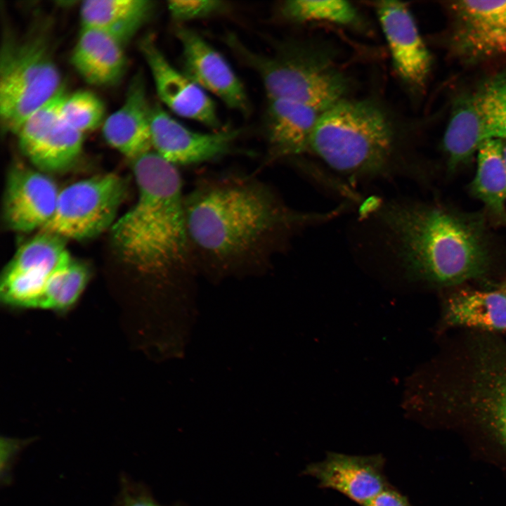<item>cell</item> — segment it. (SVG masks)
Here are the masks:
<instances>
[{"mask_svg": "<svg viewBox=\"0 0 506 506\" xmlns=\"http://www.w3.org/2000/svg\"><path fill=\"white\" fill-rule=\"evenodd\" d=\"M344 209L296 210L264 182L235 171L204 176L184 197L196 266L218 273L246 271L269 264L298 231L331 219Z\"/></svg>", "mask_w": 506, "mask_h": 506, "instance_id": "6da1fadb", "label": "cell"}, {"mask_svg": "<svg viewBox=\"0 0 506 506\" xmlns=\"http://www.w3.org/2000/svg\"><path fill=\"white\" fill-rule=\"evenodd\" d=\"M379 215L410 278L451 289L489 275L495 258L484 214L439 204L394 202Z\"/></svg>", "mask_w": 506, "mask_h": 506, "instance_id": "7a4b0ae2", "label": "cell"}, {"mask_svg": "<svg viewBox=\"0 0 506 506\" xmlns=\"http://www.w3.org/2000/svg\"><path fill=\"white\" fill-rule=\"evenodd\" d=\"M131 162L138 197L110 228L114 246L126 264L145 275L165 278L186 273L196 265L177 167L154 150Z\"/></svg>", "mask_w": 506, "mask_h": 506, "instance_id": "3957f363", "label": "cell"}, {"mask_svg": "<svg viewBox=\"0 0 506 506\" xmlns=\"http://www.w3.org/2000/svg\"><path fill=\"white\" fill-rule=\"evenodd\" d=\"M309 152L353 180L398 174L401 138L393 117L371 99L344 98L323 112Z\"/></svg>", "mask_w": 506, "mask_h": 506, "instance_id": "277c9868", "label": "cell"}, {"mask_svg": "<svg viewBox=\"0 0 506 506\" xmlns=\"http://www.w3.org/2000/svg\"><path fill=\"white\" fill-rule=\"evenodd\" d=\"M465 332L444 351L432 400L445 413L471 415L506 443V342Z\"/></svg>", "mask_w": 506, "mask_h": 506, "instance_id": "5b68a950", "label": "cell"}, {"mask_svg": "<svg viewBox=\"0 0 506 506\" xmlns=\"http://www.w3.org/2000/svg\"><path fill=\"white\" fill-rule=\"evenodd\" d=\"M225 41L247 67L258 74L268 99H287L320 113L346 98L350 80L325 46L304 41L280 44L269 55L254 52L233 34Z\"/></svg>", "mask_w": 506, "mask_h": 506, "instance_id": "8992f818", "label": "cell"}, {"mask_svg": "<svg viewBox=\"0 0 506 506\" xmlns=\"http://www.w3.org/2000/svg\"><path fill=\"white\" fill-rule=\"evenodd\" d=\"M0 61L1 124L15 134L22 123L63 86L44 34L21 39L6 37Z\"/></svg>", "mask_w": 506, "mask_h": 506, "instance_id": "52a82bcc", "label": "cell"}, {"mask_svg": "<svg viewBox=\"0 0 506 506\" xmlns=\"http://www.w3.org/2000/svg\"><path fill=\"white\" fill-rule=\"evenodd\" d=\"M126 193L125 181L109 173L74 182L58 194L55 212L40 231L82 240L111 228Z\"/></svg>", "mask_w": 506, "mask_h": 506, "instance_id": "ba28073f", "label": "cell"}, {"mask_svg": "<svg viewBox=\"0 0 506 506\" xmlns=\"http://www.w3.org/2000/svg\"><path fill=\"white\" fill-rule=\"evenodd\" d=\"M65 241L56 235L40 231L20 246L2 273V300L12 306L39 308L51 277L73 260Z\"/></svg>", "mask_w": 506, "mask_h": 506, "instance_id": "9c48e42d", "label": "cell"}, {"mask_svg": "<svg viewBox=\"0 0 506 506\" xmlns=\"http://www.w3.org/2000/svg\"><path fill=\"white\" fill-rule=\"evenodd\" d=\"M455 52L476 62L506 54V1H457L450 4Z\"/></svg>", "mask_w": 506, "mask_h": 506, "instance_id": "30bf717a", "label": "cell"}, {"mask_svg": "<svg viewBox=\"0 0 506 506\" xmlns=\"http://www.w3.org/2000/svg\"><path fill=\"white\" fill-rule=\"evenodd\" d=\"M240 132L238 129L195 131L174 119L160 105L152 107V148L176 167L205 163L231 153Z\"/></svg>", "mask_w": 506, "mask_h": 506, "instance_id": "8fae6325", "label": "cell"}, {"mask_svg": "<svg viewBox=\"0 0 506 506\" xmlns=\"http://www.w3.org/2000/svg\"><path fill=\"white\" fill-rule=\"evenodd\" d=\"M176 35L181 46L183 72L228 108L247 114L250 105L245 87L223 56L190 28L179 26Z\"/></svg>", "mask_w": 506, "mask_h": 506, "instance_id": "7c38bea8", "label": "cell"}, {"mask_svg": "<svg viewBox=\"0 0 506 506\" xmlns=\"http://www.w3.org/2000/svg\"><path fill=\"white\" fill-rule=\"evenodd\" d=\"M394 69L407 86L421 89L429 76L432 57L408 6L397 1L375 4Z\"/></svg>", "mask_w": 506, "mask_h": 506, "instance_id": "4fadbf2b", "label": "cell"}, {"mask_svg": "<svg viewBox=\"0 0 506 506\" xmlns=\"http://www.w3.org/2000/svg\"><path fill=\"white\" fill-rule=\"evenodd\" d=\"M59 192L46 173L14 166L8 174L4 192L3 216L6 227L21 233L41 231L55 212Z\"/></svg>", "mask_w": 506, "mask_h": 506, "instance_id": "5bb4252c", "label": "cell"}, {"mask_svg": "<svg viewBox=\"0 0 506 506\" xmlns=\"http://www.w3.org/2000/svg\"><path fill=\"white\" fill-rule=\"evenodd\" d=\"M140 46L161 101L180 117L212 129L220 128L215 103L207 91L176 69L151 37H145Z\"/></svg>", "mask_w": 506, "mask_h": 506, "instance_id": "9a60e30c", "label": "cell"}, {"mask_svg": "<svg viewBox=\"0 0 506 506\" xmlns=\"http://www.w3.org/2000/svg\"><path fill=\"white\" fill-rule=\"evenodd\" d=\"M385 461L382 454L327 452L323 460L308 465L303 474L316 479L320 488L336 491L363 506L390 485Z\"/></svg>", "mask_w": 506, "mask_h": 506, "instance_id": "2e32d148", "label": "cell"}, {"mask_svg": "<svg viewBox=\"0 0 506 506\" xmlns=\"http://www.w3.org/2000/svg\"><path fill=\"white\" fill-rule=\"evenodd\" d=\"M440 326L444 330L506 332V294L491 286L451 288L442 302Z\"/></svg>", "mask_w": 506, "mask_h": 506, "instance_id": "e0dca14e", "label": "cell"}, {"mask_svg": "<svg viewBox=\"0 0 506 506\" xmlns=\"http://www.w3.org/2000/svg\"><path fill=\"white\" fill-rule=\"evenodd\" d=\"M151 112L142 74L131 81L123 104L103 124L106 142L133 160L153 150Z\"/></svg>", "mask_w": 506, "mask_h": 506, "instance_id": "ac0fdd59", "label": "cell"}, {"mask_svg": "<svg viewBox=\"0 0 506 506\" xmlns=\"http://www.w3.org/2000/svg\"><path fill=\"white\" fill-rule=\"evenodd\" d=\"M320 112L299 102L268 99L264 113L267 162L294 157L309 152Z\"/></svg>", "mask_w": 506, "mask_h": 506, "instance_id": "d6986e66", "label": "cell"}, {"mask_svg": "<svg viewBox=\"0 0 506 506\" xmlns=\"http://www.w3.org/2000/svg\"><path fill=\"white\" fill-rule=\"evenodd\" d=\"M124 45L95 29L81 27L71 63L89 84L98 86L117 84L124 75L126 60Z\"/></svg>", "mask_w": 506, "mask_h": 506, "instance_id": "ffe728a7", "label": "cell"}, {"mask_svg": "<svg viewBox=\"0 0 506 506\" xmlns=\"http://www.w3.org/2000/svg\"><path fill=\"white\" fill-rule=\"evenodd\" d=\"M148 0H89L82 3V27L101 31L125 45L155 11Z\"/></svg>", "mask_w": 506, "mask_h": 506, "instance_id": "44dd1931", "label": "cell"}, {"mask_svg": "<svg viewBox=\"0 0 506 506\" xmlns=\"http://www.w3.org/2000/svg\"><path fill=\"white\" fill-rule=\"evenodd\" d=\"M490 139L476 91L461 96L455 103L443 140L448 169L455 170L467 163Z\"/></svg>", "mask_w": 506, "mask_h": 506, "instance_id": "7402d4cb", "label": "cell"}, {"mask_svg": "<svg viewBox=\"0 0 506 506\" xmlns=\"http://www.w3.org/2000/svg\"><path fill=\"white\" fill-rule=\"evenodd\" d=\"M83 135L60 117L19 146L37 169L46 174L62 172L78 160L83 148Z\"/></svg>", "mask_w": 506, "mask_h": 506, "instance_id": "603a6c76", "label": "cell"}, {"mask_svg": "<svg viewBox=\"0 0 506 506\" xmlns=\"http://www.w3.org/2000/svg\"><path fill=\"white\" fill-rule=\"evenodd\" d=\"M502 141L490 139L477 151V167L470 191L493 221L506 227V164Z\"/></svg>", "mask_w": 506, "mask_h": 506, "instance_id": "cb8c5ba5", "label": "cell"}, {"mask_svg": "<svg viewBox=\"0 0 506 506\" xmlns=\"http://www.w3.org/2000/svg\"><path fill=\"white\" fill-rule=\"evenodd\" d=\"M280 12L284 18L297 23L323 22L351 26L360 22L358 10L346 1H286L282 4Z\"/></svg>", "mask_w": 506, "mask_h": 506, "instance_id": "d4e9b609", "label": "cell"}, {"mask_svg": "<svg viewBox=\"0 0 506 506\" xmlns=\"http://www.w3.org/2000/svg\"><path fill=\"white\" fill-rule=\"evenodd\" d=\"M89 275L88 267L73 259L68 266L56 273L48 282L39 308L57 311L67 309L82 293Z\"/></svg>", "mask_w": 506, "mask_h": 506, "instance_id": "484cf974", "label": "cell"}, {"mask_svg": "<svg viewBox=\"0 0 506 506\" xmlns=\"http://www.w3.org/2000/svg\"><path fill=\"white\" fill-rule=\"evenodd\" d=\"M105 107L101 100L89 91L66 94L60 108L62 120L84 134L104 122Z\"/></svg>", "mask_w": 506, "mask_h": 506, "instance_id": "4316f807", "label": "cell"}, {"mask_svg": "<svg viewBox=\"0 0 506 506\" xmlns=\"http://www.w3.org/2000/svg\"><path fill=\"white\" fill-rule=\"evenodd\" d=\"M476 93L491 138L506 140V74L488 79Z\"/></svg>", "mask_w": 506, "mask_h": 506, "instance_id": "83f0119b", "label": "cell"}, {"mask_svg": "<svg viewBox=\"0 0 506 506\" xmlns=\"http://www.w3.org/2000/svg\"><path fill=\"white\" fill-rule=\"evenodd\" d=\"M167 7L171 18L178 22L209 18L226 11L224 1L215 0L169 1Z\"/></svg>", "mask_w": 506, "mask_h": 506, "instance_id": "f1b7e54d", "label": "cell"}, {"mask_svg": "<svg viewBox=\"0 0 506 506\" xmlns=\"http://www.w3.org/2000/svg\"><path fill=\"white\" fill-rule=\"evenodd\" d=\"M117 506H162L145 491L124 482L119 496Z\"/></svg>", "mask_w": 506, "mask_h": 506, "instance_id": "f546056e", "label": "cell"}, {"mask_svg": "<svg viewBox=\"0 0 506 506\" xmlns=\"http://www.w3.org/2000/svg\"><path fill=\"white\" fill-rule=\"evenodd\" d=\"M363 506H411L408 498L389 485Z\"/></svg>", "mask_w": 506, "mask_h": 506, "instance_id": "4dcf8cb0", "label": "cell"}, {"mask_svg": "<svg viewBox=\"0 0 506 506\" xmlns=\"http://www.w3.org/2000/svg\"><path fill=\"white\" fill-rule=\"evenodd\" d=\"M25 445L27 444L23 443L22 441L1 438V480L5 479L6 481L8 479V475L13 458Z\"/></svg>", "mask_w": 506, "mask_h": 506, "instance_id": "1f68e13d", "label": "cell"}, {"mask_svg": "<svg viewBox=\"0 0 506 506\" xmlns=\"http://www.w3.org/2000/svg\"><path fill=\"white\" fill-rule=\"evenodd\" d=\"M490 286L498 289L506 294V278L500 282L491 283Z\"/></svg>", "mask_w": 506, "mask_h": 506, "instance_id": "d6a6232c", "label": "cell"}, {"mask_svg": "<svg viewBox=\"0 0 506 506\" xmlns=\"http://www.w3.org/2000/svg\"><path fill=\"white\" fill-rule=\"evenodd\" d=\"M503 155H504V158H505V164H506V143H504V145H503Z\"/></svg>", "mask_w": 506, "mask_h": 506, "instance_id": "836d02e7", "label": "cell"}]
</instances>
